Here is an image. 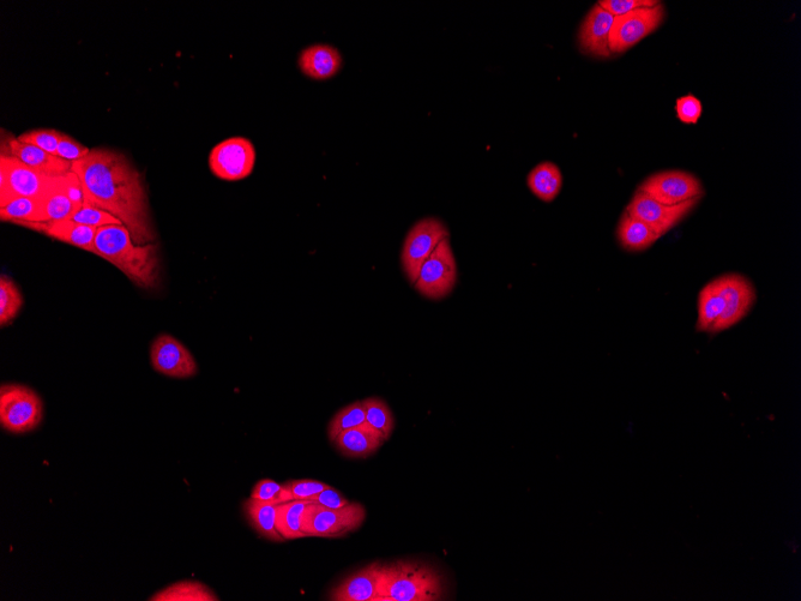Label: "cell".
<instances>
[{
  "mask_svg": "<svg viewBox=\"0 0 801 601\" xmlns=\"http://www.w3.org/2000/svg\"><path fill=\"white\" fill-rule=\"evenodd\" d=\"M383 564L372 563L348 576L329 594L334 601H382Z\"/></svg>",
  "mask_w": 801,
  "mask_h": 601,
  "instance_id": "9a60e30c",
  "label": "cell"
},
{
  "mask_svg": "<svg viewBox=\"0 0 801 601\" xmlns=\"http://www.w3.org/2000/svg\"><path fill=\"white\" fill-rule=\"evenodd\" d=\"M445 238H449L448 228L436 218L418 221L407 233L401 261L409 284L417 282L421 267Z\"/></svg>",
  "mask_w": 801,
  "mask_h": 601,
  "instance_id": "52a82bcc",
  "label": "cell"
},
{
  "mask_svg": "<svg viewBox=\"0 0 801 601\" xmlns=\"http://www.w3.org/2000/svg\"><path fill=\"white\" fill-rule=\"evenodd\" d=\"M327 488H329L328 484L317 482V480H294V482L283 484L281 503L306 501Z\"/></svg>",
  "mask_w": 801,
  "mask_h": 601,
  "instance_id": "1f68e13d",
  "label": "cell"
},
{
  "mask_svg": "<svg viewBox=\"0 0 801 601\" xmlns=\"http://www.w3.org/2000/svg\"><path fill=\"white\" fill-rule=\"evenodd\" d=\"M96 256L117 267L126 278L144 290L160 284L159 246L154 243L138 245L124 225L98 228L95 238Z\"/></svg>",
  "mask_w": 801,
  "mask_h": 601,
  "instance_id": "7a4b0ae2",
  "label": "cell"
},
{
  "mask_svg": "<svg viewBox=\"0 0 801 601\" xmlns=\"http://www.w3.org/2000/svg\"><path fill=\"white\" fill-rule=\"evenodd\" d=\"M80 178L84 198L93 206L116 216L138 245L153 243L156 236L141 173L123 153L104 147L72 162Z\"/></svg>",
  "mask_w": 801,
  "mask_h": 601,
  "instance_id": "6da1fadb",
  "label": "cell"
},
{
  "mask_svg": "<svg viewBox=\"0 0 801 601\" xmlns=\"http://www.w3.org/2000/svg\"><path fill=\"white\" fill-rule=\"evenodd\" d=\"M343 59L336 47L316 44L304 48L299 54L301 72L312 80L324 81L339 74Z\"/></svg>",
  "mask_w": 801,
  "mask_h": 601,
  "instance_id": "d6986e66",
  "label": "cell"
},
{
  "mask_svg": "<svg viewBox=\"0 0 801 601\" xmlns=\"http://www.w3.org/2000/svg\"><path fill=\"white\" fill-rule=\"evenodd\" d=\"M716 282L724 302V312L714 328L713 335L737 326L750 314L757 300L755 285L743 274H724L716 278Z\"/></svg>",
  "mask_w": 801,
  "mask_h": 601,
  "instance_id": "8fae6325",
  "label": "cell"
},
{
  "mask_svg": "<svg viewBox=\"0 0 801 601\" xmlns=\"http://www.w3.org/2000/svg\"><path fill=\"white\" fill-rule=\"evenodd\" d=\"M614 17L596 4L582 23L578 33L581 51L590 56L607 58L611 56L610 33Z\"/></svg>",
  "mask_w": 801,
  "mask_h": 601,
  "instance_id": "2e32d148",
  "label": "cell"
},
{
  "mask_svg": "<svg viewBox=\"0 0 801 601\" xmlns=\"http://www.w3.org/2000/svg\"><path fill=\"white\" fill-rule=\"evenodd\" d=\"M277 504L279 503L258 501L250 497L244 503V513L251 526L262 537L271 540V542L281 543L285 542V539L282 538L276 528Z\"/></svg>",
  "mask_w": 801,
  "mask_h": 601,
  "instance_id": "cb8c5ba5",
  "label": "cell"
},
{
  "mask_svg": "<svg viewBox=\"0 0 801 601\" xmlns=\"http://www.w3.org/2000/svg\"><path fill=\"white\" fill-rule=\"evenodd\" d=\"M152 601H218L209 587L198 581L177 582L166 590L154 594Z\"/></svg>",
  "mask_w": 801,
  "mask_h": 601,
  "instance_id": "4316f807",
  "label": "cell"
},
{
  "mask_svg": "<svg viewBox=\"0 0 801 601\" xmlns=\"http://www.w3.org/2000/svg\"><path fill=\"white\" fill-rule=\"evenodd\" d=\"M665 8L662 3L654 8H644L614 17L610 33L611 53H624L629 51L646 39L647 36L658 30L665 20Z\"/></svg>",
  "mask_w": 801,
  "mask_h": 601,
  "instance_id": "7c38bea8",
  "label": "cell"
},
{
  "mask_svg": "<svg viewBox=\"0 0 801 601\" xmlns=\"http://www.w3.org/2000/svg\"><path fill=\"white\" fill-rule=\"evenodd\" d=\"M384 442L385 438L381 432L364 423L357 428L342 432L333 443L347 458L365 459L375 454Z\"/></svg>",
  "mask_w": 801,
  "mask_h": 601,
  "instance_id": "ffe728a7",
  "label": "cell"
},
{
  "mask_svg": "<svg viewBox=\"0 0 801 601\" xmlns=\"http://www.w3.org/2000/svg\"><path fill=\"white\" fill-rule=\"evenodd\" d=\"M617 238L624 250L628 252H643L652 248L662 237L646 222L635 218L634 215L628 212H624L618 222Z\"/></svg>",
  "mask_w": 801,
  "mask_h": 601,
  "instance_id": "44dd1931",
  "label": "cell"
},
{
  "mask_svg": "<svg viewBox=\"0 0 801 601\" xmlns=\"http://www.w3.org/2000/svg\"><path fill=\"white\" fill-rule=\"evenodd\" d=\"M17 226L28 228L65 244L76 246L78 249L98 254L95 248V238L98 228L78 224L74 220H60L50 222H20Z\"/></svg>",
  "mask_w": 801,
  "mask_h": 601,
  "instance_id": "e0dca14e",
  "label": "cell"
},
{
  "mask_svg": "<svg viewBox=\"0 0 801 601\" xmlns=\"http://www.w3.org/2000/svg\"><path fill=\"white\" fill-rule=\"evenodd\" d=\"M2 154L14 156L29 167L48 176H64L71 171L72 162L47 153L46 150L23 143L17 137L9 136L2 140Z\"/></svg>",
  "mask_w": 801,
  "mask_h": 601,
  "instance_id": "ac0fdd59",
  "label": "cell"
},
{
  "mask_svg": "<svg viewBox=\"0 0 801 601\" xmlns=\"http://www.w3.org/2000/svg\"><path fill=\"white\" fill-rule=\"evenodd\" d=\"M70 220L78 222V224L100 228L108 225H123L122 221L105 212L104 209L93 206L90 203H84L78 212L72 216Z\"/></svg>",
  "mask_w": 801,
  "mask_h": 601,
  "instance_id": "d6a6232c",
  "label": "cell"
},
{
  "mask_svg": "<svg viewBox=\"0 0 801 601\" xmlns=\"http://www.w3.org/2000/svg\"><path fill=\"white\" fill-rule=\"evenodd\" d=\"M89 152L90 149L88 147L77 142L75 138L63 134L58 144L57 156L63 160L75 162L84 158Z\"/></svg>",
  "mask_w": 801,
  "mask_h": 601,
  "instance_id": "8d00e7d4",
  "label": "cell"
},
{
  "mask_svg": "<svg viewBox=\"0 0 801 601\" xmlns=\"http://www.w3.org/2000/svg\"><path fill=\"white\" fill-rule=\"evenodd\" d=\"M457 281V267L449 238L438 244L421 267L414 287L427 299H443L453 292Z\"/></svg>",
  "mask_w": 801,
  "mask_h": 601,
  "instance_id": "9c48e42d",
  "label": "cell"
},
{
  "mask_svg": "<svg viewBox=\"0 0 801 601\" xmlns=\"http://www.w3.org/2000/svg\"><path fill=\"white\" fill-rule=\"evenodd\" d=\"M366 423V411L363 401L354 402L342 408L335 414L333 419L330 420L328 426V435L331 442L335 438L347 430L357 428V426Z\"/></svg>",
  "mask_w": 801,
  "mask_h": 601,
  "instance_id": "f546056e",
  "label": "cell"
},
{
  "mask_svg": "<svg viewBox=\"0 0 801 601\" xmlns=\"http://www.w3.org/2000/svg\"><path fill=\"white\" fill-rule=\"evenodd\" d=\"M23 297L15 282L8 276H0V324L8 326L20 314Z\"/></svg>",
  "mask_w": 801,
  "mask_h": 601,
  "instance_id": "f1b7e54d",
  "label": "cell"
},
{
  "mask_svg": "<svg viewBox=\"0 0 801 601\" xmlns=\"http://www.w3.org/2000/svg\"><path fill=\"white\" fill-rule=\"evenodd\" d=\"M310 502L291 501L277 504L276 528L285 540L306 538L301 524L303 515Z\"/></svg>",
  "mask_w": 801,
  "mask_h": 601,
  "instance_id": "484cf974",
  "label": "cell"
},
{
  "mask_svg": "<svg viewBox=\"0 0 801 601\" xmlns=\"http://www.w3.org/2000/svg\"><path fill=\"white\" fill-rule=\"evenodd\" d=\"M442 575L429 564L397 561L383 564L382 601L442 600Z\"/></svg>",
  "mask_w": 801,
  "mask_h": 601,
  "instance_id": "3957f363",
  "label": "cell"
},
{
  "mask_svg": "<svg viewBox=\"0 0 801 601\" xmlns=\"http://www.w3.org/2000/svg\"><path fill=\"white\" fill-rule=\"evenodd\" d=\"M42 204V222L70 220L80 208L72 202L64 190L63 176H58L46 194L40 198Z\"/></svg>",
  "mask_w": 801,
  "mask_h": 601,
  "instance_id": "d4e9b609",
  "label": "cell"
},
{
  "mask_svg": "<svg viewBox=\"0 0 801 601\" xmlns=\"http://www.w3.org/2000/svg\"><path fill=\"white\" fill-rule=\"evenodd\" d=\"M722 312H724V302H722L718 282L714 279L704 285L701 291L698 292L697 332L713 334L716 324L720 321Z\"/></svg>",
  "mask_w": 801,
  "mask_h": 601,
  "instance_id": "7402d4cb",
  "label": "cell"
},
{
  "mask_svg": "<svg viewBox=\"0 0 801 601\" xmlns=\"http://www.w3.org/2000/svg\"><path fill=\"white\" fill-rule=\"evenodd\" d=\"M150 363L159 374L171 378H191L197 375L194 356L182 342L168 334L158 336L150 348Z\"/></svg>",
  "mask_w": 801,
  "mask_h": 601,
  "instance_id": "5bb4252c",
  "label": "cell"
},
{
  "mask_svg": "<svg viewBox=\"0 0 801 601\" xmlns=\"http://www.w3.org/2000/svg\"><path fill=\"white\" fill-rule=\"evenodd\" d=\"M637 191L652 197L666 206H677L689 201L701 200L704 188L695 174L668 170L650 174L638 186Z\"/></svg>",
  "mask_w": 801,
  "mask_h": 601,
  "instance_id": "ba28073f",
  "label": "cell"
},
{
  "mask_svg": "<svg viewBox=\"0 0 801 601\" xmlns=\"http://www.w3.org/2000/svg\"><path fill=\"white\" fill-rule=\"evenodd\" d=\"M54 179L56 177L36 171L14 156L0 154V208L16 197L41 198Z\"/></svg>",
  "mask_w": 801,
  "mask_h": 601,
  "instance_id": "8992f818",
  "label": "cell"
},
{
  "mask_svg": "<svg viewBox=\"0 0 801 601\" xmlns=\"http://www.w3.org/2000/svg\"><path fill=\"white\" fill-rule=\"evenodd\" d=\"M366 510L361 503H349L339 509L310 503L303 515V532L306 537L340 538L357 531L364 524Z\"/></svg>",
  "mask_w": 801,
  "mask_h": 601,
  "instance_id": "5b68a950",
  "label": "cell"
},
{
  "mask_svg": "<svg viewBox=\"0 0 801 601\" xmlns=\"http://www.w3.org/2000/svg\"><path fill=\"white\" fill-rule=\"evenodd\" d=\"M366 411V423L371 425L388 441L395 428V418L390 407L379 398H370L363 401Z\"/></svg>",
  "mask_w": 801,
  "mask_h": 601,
  "instance_id": "4dcf8cb0",
  "label": "cell"
},
{
  "mask_svg": "<svg viewBox=\"0 0 801 601\" xmlns=\"http://www.w3.org/2000/svg\"><path fill=\"white\" fill-rule=\"evenodd\" d=\"M701 200H694L677 204V206H666L658 201L653 200L641 191H636L632 196L628 207L625 212L634 215L635 218L646 222L647 225L658 232L661 237L666 236L673 228L688 218L694 212Z\"/></svg>",
  "mask_w": 801,
  "mask_h": 601,
  "instance_id": "4fadbf2b",
  "label": "cell"
},
{
  "mask_svg": "<svg viewBox=\"0 0 801 601\" xmlns=\"http://www.w3.org/2000/svg\"><path fill=\"white\" fill-rule=\"evenodd\" d=\"M283 485L274 480L264 479L258 482L252 490L251 498L258 501L281 503Z\"/></svg>",
  "mask_w": 801,
  "mask_h": 601,
  "instance_id": "74e56055",
  "label": "cell"
},
{
  "mask_svg": "<svg viewBox=\"0 0 801 601\" xmlns=\"http://www.w3.org/2000/svg\"><path fill=\"white\" fill-rule=\"evenodd\" d=\"M44 417V404L32 388L4 384L0 389V424L12 434H26L38 428Z\"/></svg>",
  "mask_w": 801,
  "mask_h": 601,
  "instance_id": "277c9868",
  "label": "cell"
},
{
  "mask_svg": "<svg viewBox=\"0 0 801 601\" xmlns=\"http://www.w3.org/2000/svg\"><path fill=\"white\" fill-rule=\"evenodd\" d=\"M256 148L249 138L231 137L216 144L209 154V168L227 182L248 178L256 164Z\"/></svg>",
  "mask_w": 801,
  "mask_h": 601,
  "instance_id": "30bf717a",
  "label": "cell"
},
{
  "mask_svg": "<svg viewBox=\"0 0 801 601\" xmlns=\"http://www.w3.org/2000/svg\"><path fill=\"white\" fill-rule=\"evenodd\" d=\"M598 4L602 9L610 12L613 17H617L638 9L654 8L660 2L658 0H601Z\"/></svg>",
  "mask_w": 801,
  "mask_h": 601,
  "instance_id": "d590c367",
  "label": "cell"
},
{
  "mask_svg": "<svg viewBox=\"0 0 801 601\" xmlns=\"http://www.w3.org/2000/svg\"><path fill=\"white\" fill-rule=\"evenodd\" d=\"M527 184L539 200L552 202L562 191L563 174L553 162H541L528 174Z\"/></svg>",
  "mask_w": 801,
  "mask_h": 601,
  "instance_id": "603a6c76",
  "label": "cell"
},
{
  "mask_svg": "<svg viewBox=\"0 0 801 601\" xmlns=\"http://www.w3.org/2000/svg\"><path fill=\"white\" fill-rule=\"evenodd\" d=\"M306 501L310 503L321 504V506L330 509H339L351 503L348 500H346L345 497L341 496L339 491H336L335 489L331 488V486H329V488L323 490L322 492H319L318 495L313 496Z\"/></svg>",
  "mask_w": 801,
  "mask_h": 601,
  "instance_id": "f35d334b",
  "label": "cell"
},
{
  "mask_svg": "<svg viewBox=\"0 0 801 601\" xmlns=\"http://www.w3.org/2000/svg\"><path fill=\"white\" fill-rule=\"evenodd\" d=\"M0 219L14 225L20 222H42L44 214L40 198L16 197L0 208Z\"/></svg>",
  "mask_w": 801,
  "mask_h": 601,
  "instance_id": "83f0119b",
  "label": "cell"
},
{
  "mask_svg": "<svg viewBox=\"0 0 801 601\" xmlns=\"http://www.w3.org/2000/svg\"><path fill=\"white\" fill-rule=\"evenodd\" d=\"M62 132L54 129H38L24 132L18 136V140L23 143L32 144V146L39 147L46 150L47 153L57 156V149Z\"/></svg>",
  "mask_w": 801,
  "mask_h": 601,
  "instance_id": "836d02e7",
  "label": "cell"
},
{
  "mask_svg": "<svg viewBox=\"0 0 801 601\" xmlns=\"http://www.w3.org/2000/svg\"><path fill=\"white\" fill-rule=\"evenodd\" d=\"M676 113L680 122L696 125L702 117V102L692 94L682 96V98L677 99Z\"/></svg>",
  "mask_w": 801,
  "mask_h": 601,
  "instance_id": "e575fe53",
  "label": "cell"
}]
</instances>
